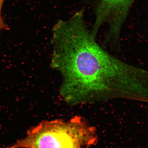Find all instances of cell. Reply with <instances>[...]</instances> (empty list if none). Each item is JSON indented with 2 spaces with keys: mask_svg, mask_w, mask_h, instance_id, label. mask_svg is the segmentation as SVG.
Returning a JSON list of instances; mask_svg holds the SVG:
<instances>
[{
  "mask_svg": "<svg viewBox=\"0 0 148 148\" xmlns=\"http://www.w3.org/2000/svg\"><path fill=\"white\" fill-rule=\"evenodd\" d=\"M50 66L61 75L59 95L69 106L115 99L148 103V70L127 64L100 45L84 9L59 19L52 30Z\"/></svg>",
  "mask_w": 148,
  "mask_h": 148,
  "instance_id": "cell-1",
  "label": "cell"
},
{
  "mask_svg": "<svg viewBox=\"0 0 148 148\" xmlns=\"http://www.w3.org/2000/svg\"><path fill=\"white\" fill-rule=\"evenodd\" d=\"M96 128L85 118L75 116L68 120L44 121L30 128L12 148H84L96 145Z\"/></svg>",
  "mask_w": 148,
  "mask_h": 148,
  "instance_id": "cell-2",
  "label": "cell"
},
{
  "mask_svg": "<svg viewBox=\"0 0 148 148\" xmlns=\"http://www.w3.org/2000/svg\"><path fill=\"white\" fill-rule=\"evenodd\" d=\"M92 7L94 23L90 29L94 38L102 26L108 30L103 44L116 51L121 50V34L130 10L135 0H88Z\"/></svg>",
  "mask_w": 148,
  "mask_h": 148,
  "instance_id": "cell-3",
  "label": "cell"
},
{
  "mask_svg": "<svg viewBox=\"0 0 148 148\" xmlns=\"http://www.w3.org/2000/svg\"><path fill=\"white\" fill-rule=\"evenodd\" d=\"M10 148L9 147H5V148Z\"/></svg>",
  "mask_w": 148,
  "mask_h": 148,
  "instance_id": "cell-5",
  "label": "cell"
},
{
  "mask_svg": "<svg viewBox=\"0 0 148 148\" xmlns=\"http://www.w3.org/2000/svg\"><path fill=\"white\" fill-rule=\"evenodd\" d=\"M5 1V0H0V31L3 30L7 31L10 29L8 25L6 24L2 16V9Z\"/></svg>",
  "mask_w": 148,
  "mask_h": 148,
  "instance_id": "cell-4",
  "label": "cell"
}]
</instances>
